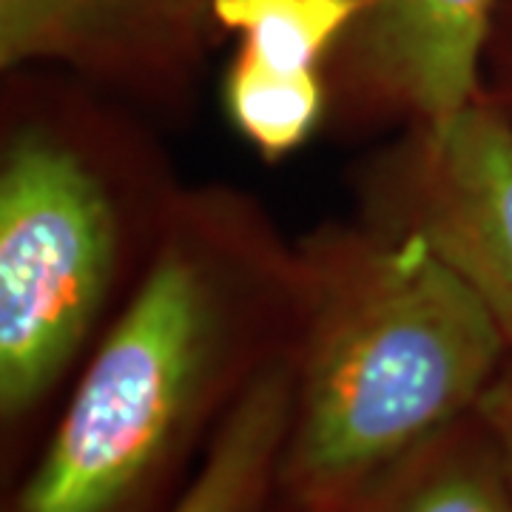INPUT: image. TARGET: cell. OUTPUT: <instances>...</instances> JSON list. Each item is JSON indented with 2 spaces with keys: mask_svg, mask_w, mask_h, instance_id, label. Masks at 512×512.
<instances>
[{
  "mask_svg": "<svg viewBox=\"0 0 512 512\" xmlns=\"http://www.w3.org/2000/svg\"><path fill=\"white\" fill-rule=\"evenodd\" d=\"M319 279L279 467L311 512H348L393 464L476 413L507 339L419 234L342 251Z\"/></svg>",
  "mask_w": 512,
  "mask_h": 512,
  "instance_id": "1",
  "label": "cell"
},
{
  "mask_svg": "<svg viewBox=\"0 0 512 512\" xmlns=\"http://www.w3.org/2000/svg\"><path fill=\"white\" fill-rule=\"evenodd\" d=\"M222 336L217 271L185 242H168L86 367L18 510H117L188 419Z\"/></svg>",
  "mask_w": 512,
  "mask_h": 512,
  "instance_id": "2",
  "label": "cell"
},
{
  "mask_svg": "<svg viewBox=\"0 0 512 512\" xmlns=\"http://www.w3.org/2000/svg\"><path fill=\"white\" fill-rule=\"evenodd\" d=\"M117 217L89 163L23 128L0 165V410L18 419L83 345L109 291Z\"/></svg>",
  "mask_w": 512,
  "mask_h": 512,
  "instance_id": "3",
  "label": "cell"
},
{
  "mask_svg": "<svg viewBox=\"0 0 512 512\" xmlns=\"http://www.w3.org/2000/svg\"><path fill=\"white\" fill-rule=\"evenodd\" d=\"M410 234L484 302L512 345V126L470 103L424 128Z\"/></svg>",
  "mask_w": 512,
  "mask_h": 512,
  "instance_id": "4",
  "label": "cell"
},
{
  "mask_svg": "<svg viewBox=\"0 0 512 512\" xmlns=\"http://www.w3.org/2000/svg\"><path fill=\"white\" fill-rule=\"evenodd\" d=\"M348 35L365 74L436 128L476 100L493 0H359Z\"/></svg>",
  "mask_w": 512,
  "mask_h": 512,
  "instance_id": "5",
  "label": "cell"
},
{
  "mask_svg": "<svg viewBox=\"0 0 512 512\" xmlns=\"http://www.w3.org/2000/svg\"><path fill=\"white\" fill-rule=\"evenodd\" d=\"M348 512H512V493L473 413L393 464Z\"/></svg>",
  "mask_w": 512,
  "mask_h": 512,
  "instance_id": "6",
  "label": "cell"
},
{
  "mask_svg": "<svg viewBox=\"0 0 512 512\" xmlns=\"http://www.w3.org/2000/svg\"><path fill=\"white\" fill-rule=\"evenodd\" d=\"M296 402L291 373L271 370L248 384L171 512H251L282 464Z\"/></svg>",
  "mask_w": 512,
  "mask_h": 512,
  "instance_id": "7",
  "label": "cell"
},
{
  "mask_svg": "<svg viewBox=\"0 0 512 512\" xmlns=\"http://www.w3.org/2000/svg\"><path fill=\"white\" fill-rule=\"evenodd\" d=\"M211 15L242 35L237 63L268 77H316L330 49L348 37L359 0H208Z\"/></svg>",
  "mask_w": 512,
  "mask_h": 512,
  "instance_id": "8",
  "label": "cell"
},
{
  "mask_svg": "<svg viewBox=\"0 0 512 512\" xmlns=\"http://www.w3.org/2000/svg\"><path fill=\"white\" fill-rule=\"evenodd\" d=\"M146 0H0L3 69L37 60H86L143 12Z\"/></svg>",
  "mask_w": 512,
  "mask_h": 512,
  "instance_id": "9",
  "label": "cell"
},
{
  "mask_svg": "<svg viewBox=\"0 0 512 512\" xmlns=\"http://www.w3.org/2000/svg\"><path fill=\"white\" fill-rule=\"evenodd\" d=\"M225 106L245 143L282 160L302 146L322 117V77H268L234 60L225 80Z\"/></svg>",
  "mask_w": 512,
  "mask_h": 512,
  "instance_id": "10",
  "label": "cell"
},
{
  "mask_svg": "<svg viewBox=\"0 0 512 512\" xmlns=\"http://www.w3.org/2000/svg\"><path fill=\"white\" fill-rule=\"evenodd\" d=\"M478 421L493 441L501 470L512 493V373L495 376L476 407Z\"/></svg>",
  "mask_w": 512,
  "mask_h": 512,
  "instance_id": "11",
  "label": "cell"
},
{
  "mask_svg": "<svg viewBox=\"0 0 512 512\" xmlns=\"http://www.w3.org/2000/svg\"><path fill=\"white\" fill-rule=\"evenodd\" d=\"M194 3H208V0H194Z\"/></svg>",
  "mask_w": 512,
  "mask_h": 512,
  "instance_id": "12",
  "label": "cell"
}]
</instances>
